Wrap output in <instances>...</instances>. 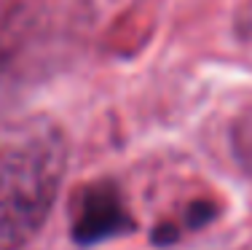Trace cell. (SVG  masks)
Here are the masks:
<instances>
[{"mask_svg": "<svg viewBox=\"0 0 252 250\" xmlns=\"http://www.w3.org/2000/svg\"><path fill=\"white\" fill-rule=\"evenodd\" d=\"M64 178V140L32 121L0 143V250H22L49 221Z\"/></svg>", "mask_w": 252, "mask_h": 250, "instance_id": "1", "label": "cell"}]
</instances>
